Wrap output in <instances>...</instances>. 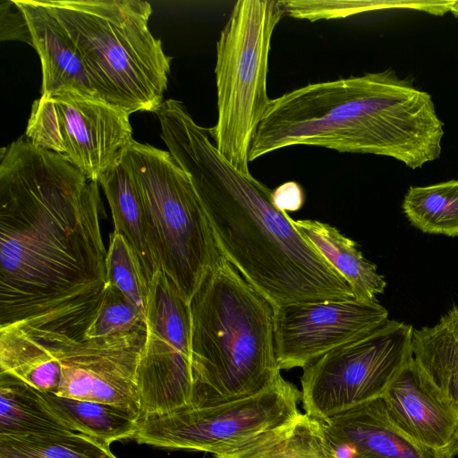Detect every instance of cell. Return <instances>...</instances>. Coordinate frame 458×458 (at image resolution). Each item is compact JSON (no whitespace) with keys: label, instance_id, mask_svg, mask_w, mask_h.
<instances>
[{"label":"cell","instance_id":"cell-1","mask_svg":"<svg viewBox=\"0 0 458 458\" xmlns=\"http://www.w3.org/2000/svg\"><path fill=\"white\" fill-rule=\"evenodd\" d=\"M99 183L21 136L0 153V328L84 335L106 284Z\"/></svg>","mask_w":458,"mask_h":458},{"label":"cell","instance_id":"cell-2","mask_svg":"<svg viewBox=\"0 0 458 458\" xmlns=\"http://www.w3.org/2000/svg\"><path fill=\"white\" fill-rule=\"evenodd\" d=\"M161 139L189 175L218 250L274 308L355 298L342 276L277 208L272 191L235 168L182 102L155 113Z\"/></svg>","mask_w":458,"mask_h":458},{"label":"cell","instance_id":"cell-3","mask_svg":"<svg viewBox=\"0 0 458 458\" xmlns=\"http://www.w3.org/2000/svg\"><path fill=\"white\" fill-rule=\"evenodd\" d=\"M443 125L428 93L393 70L367 72L271 99L249 161L302 145L390 157L415 169L439 157Z\"/></svg>","mask_w":458,"mask_h":458},{"label":"cell","instance_id":"cell-4","mask_svg":"<svg viewBox=\"0 0 458 458\" xmlns=\"http://www.w3.org/2000/svg\"><path fill=\"white\" fill-rule=\"evenodd\" d=\"M192 396L207 408L257 394L281 376L275 310L222 255L191 302Z\"/></svg>","mask_w":458,"mask_h":458},{"label":"cell","instance_id":"cell-5","mask_svg":"<svg viewBox=\"0 0 458 458\" xmlns=\"http://www.w3.org/2000/svg\"><path fill=\"white\" fill-rule=\"evenodd\" d=\"M81 53L98 97L130 115L156 113L173 58L151 33L140 0H44Z\"/></svg>","mask_w":458,"mask_h":458},{"label":"cell","instance_id":"cell-6","mask_svg":"<svg viewBox=\"0 0 458 458\" xmlns=\"http://www.w3.org/2000/svg\"><path fill=\"white\" fill-rule=\"evenodd\" d=\"M121 160L142 201L160 268L190 303L221 255L191 179L169 151L134 140Z\"/></svg>","mask_w":458,"mask_h":458},{"label":"cell","instance_id":"cell-7","mask_svg":"<svg viewBox=\"0 0 458 458\" xmlns=\"http://www.w3.org/2000/svg\"><path fill=\"white\" fill-rule=\"evenodd\" d=\"M284 15L280 0H239L216 42L217 121L208 131L219 153L245 174H250V149L271 101V39Z\"/></svg>","mask_w":458,"mask_h":458},{"label":"cell","instance_id":"cell-8","mask_svg":"<svg viewBox=\"0 0 458 458\" xmlns=\"http://www.w3.org/2000/svg\"><path fill=\"white\" fill-rule=\"evenodd\" d=\"M412 332L411 325L388 319L362 338L303 368L301 402L305 413L325 422L382 398L412 357Z\"/></svg>","mask_w":458,"mask_h":458},{"label":"cell","instance_id":"cell-9","mask_svg":"<svg viewBox=\"0 0 458 458\" xmlns=\"http://www.w3.org/2000/svg\"><path fill=\"white\" fill-rule=\"evenodd\" d=\"M300 402L301 390L280 376L270 387L243 399L141 418L133 439L215 455L293 420L301 413Z\"/></svg>","mask_w":458,"mask_h":458},{"label":"cell","instance_id":"cell-10","mask_svg":"<svg viewBox=\"0 0 458 458\" xmlns=\"http://www.w3.org/2000/svg\"><path fill=\"white\" fill-rule=\"evenodd\" d=\"M24 135L34 146L60 155L97 182L121 160L133 140L129 114L73 93L36 99Z\"/></svg>","mask_w":458,"mask_h":458},{"label":"cell","instance_id":"cell-11","mask_svg":"<svg viewBox=\"0 0 458 458\" xmlns=\"http://www.w3.org/2000/svg\"><path fill=\"white\" fill-rule=\"evenodd\" d=\"M137 386L140 419L191 406V312L160 269L149 283Z\"/></svg>","mask_w":458,"mask_h":458},{"label":"cell","instance_id":"cell-12","mask_svg":"<svg viewBox=\"0 0 458 458\" xmlns=\"http://www.w3.org/2000/svg\"><path fill=\"white\" fill-rule=\"evenodd\" d=\"M42 331L61 363L62 377L56 394L118 405L140 415L137 371L146 335L83 339Z\"/></svg>","mask_w":458,"mask_h":458},{"label":"cell","instance_id":"cell-13","mask_svg":"<svg viewBox=\"0 0 458 458\" xmlns=\"http://www.w3.org/2000/svg\"><path fill=\"white\" fill-rule=\"evenodd\" d=\"M274 310L280 369H303L389 319L387 310L377 300L357 298L293 303Z\"/></svg>","mask_w":458,"mask_h":458},{"label":"cell","instance_id":"cell-14","mask_svg":"<svg viewBox=\"0 0 458 458\" xmlns=\"http://www.w3.org/2000/svg\"><path fill=\"white\" fill-rule=\"evenodd\" d=\"M382 399L391 421L403 434L449 458L458 444V406L412 357Z\"/></svg>","mask_w":458,"mask_h":458},{"label":"cell","instance_id":"cell-15","mask_svg":"<svg viewBox=\"0 0 458 458\" xmlns=\"http://www.w3.org/2000/svg\"><path fill=\"white\" fill-rule=\"evenodd\" d=\"M323 423L337 458H446L403 434L391 421L382 398Z\"/></svg>","mask_w":458,"mask_h":458},{"label":"cell","instance_id":"cell-16","mask_svg":"<svg viewBox=\"0 0 458 458\" xmlns=\"http://www.w3.org/2000/svg\"><path fill=\"white\" fill-rule=\"evenodd\" d=\"M13 1L26 17L41 62V97L73 93L100 99L75 43L44 0Z\"/></svg>","mask_w":458,"mask_h":458},{"label":"cell","instance_id":"cell-17","mask_svg":"<svg viewBox=\"0 0 458 458\" xmlns=\"http://www.w3.org/2000/svg\"><path fill=\"white\" fill-rule=\"evenodd\" d=\"M98 183L109 203L114 231L122 234L134 250L149 284L161 268L145 209L130 172L120 160L103 174Z\"/></svg>","mask_w":458,"mask_h":458},{"label":"cell","instance_id":"cell-18","mask_svg":"<svg viewBox=\"0 0 458 458\" xmlns=\"http://www.w3.org/2000/svg\"><path fill=\"white\" fill-rule=\"evenodd\" d=\"M293 223L342 276L355 298L375 301L384 293L386 287L384 276L377 273L375 264L363 257L353 240L344 236L336 227L318 220L293 219Z\"/></svg>","mask_w":458,"mask_h":458},{"label":"cell","instance_id":"cell-19","mask_svg":"<svg viewBox=\"0 0 458 458\" xmlns=\"http://www.w3.org/2000/svg\"><path fill=\"white\" fill-rule=\"evenodd\" d=\"M216 458H337L320 421L300 413L289 422L233 445Z\"/></svg>","mask_w":458,"mask_h":458},{"label":"cell","instance_id":"cell-20","mask_svg":"<svg viewBox=\"0 0 458 458\" xmlns=\"http://www.w3.org/2000/svg\"><path fill=\"white\" fill-rule=\"evenodd\" d=\"M73 431L50 407L42 392L0 372V437Z\"/></svg>","mask_w":458,"mask_h":458},{"label":"cell","instance_id":"cell-21","mask_svg":"<svg viewBox=\"0 0 458 458\" xmlns=\"http://www.w3.org/2000/svg\"><path fill=\"white\" fill-rule=\"evenodd\" d=\"M412 358L458 406V305L431 327L413 328Z\"/></svg>","mask_w":458,"mask_h":458},{"label":"cell","instance_id":"cell-22","mask_svg":"<svg viewBox=\"0 0 458 458\" xmlns=\"http://www.w3.org/2000/svg\"><path fill=\"white\" fill-rule=\"evenodd\" d=\"M43 393V392H42ZM52 410L75 432L109 445L133 438L140 415L129 409L106 403L43 393Z\"/></svg>","mask_w":458,"mask_h":458},{"label":"cell","instance_id":"cell-23","mask_svg":"<svg viewBox=\"0 0 458 458\" xmlns=\"http://www.w3.org/2000/svg\"><path fill=\"white\" fill-rule=\"evenodd\" d=\"M402 208L409 222L420 231L458 237V180L411 186Z\"/></svg>","mask_w":458,"mask_h":458},{"label":"cell","instance_id":"cell-24","mask_svg":"<svg viewBox=\"0 0 458 458\" xmlns=\"http://www.w3.org/2000/svg\"><path fill=\"white\" fill-rule=\"evenodd\" d=\"M0 458H117L110 446L82 433L0 437Z\"/></svg>","mask_w":458,"mask_h":458},{"label":"cell","instance_id":"cell-25","mask_svg":"<svg viewBox=\"0 0 458 458\" xmlns=\"http://www.w3.org/2000/svg\"><path fill=\"white\" fill-rule=\"evenodd\" d=\"M284 14L315 21L339 19L360 13L387 9L408 8L443 15L448 12L447 1H306L280 0Z\"/></svg>","mask_w":458,"mask_h":458},{"label":"cell","instance_id":"cell-26","mask_svg":"<svg viewBox=\"0 0 458 458\" xmlns=\"http://www.w3.org/2000/svg\"><path fill=\"white\" fill-rule=\"evenodd\" d=\"M106 276L107 284L118 289L146 316L149 284L134 250L114 231L109 237Z\"/></svg>","mask_w":458,"mask_h":458},{"label":"cell","instance_id":"cell-27","mask_svg":"<svg viewBox=\"0 0 458 458\" xmlns=\"http://www.w3.org/2000/svg\"><path fill=\"white\" fill-rule=\"evenodd\" d=\"M146 316L118 289L106 284L83 339L146 335Z\"/></svg>","mask_w":458,"mask_h":458},{"label":"cell","instance_id":"cell-28","mask_svg":"<svg viewBox=\"0 0 458 458\" xmlns=\"http://www.w3.org/2000/svg\"><path fill=\"white\" fill-rule=\"evenodd\" d=\"M0 38L1 41H21L33 47L32 36L26 17L13 0L0 2Z\"/></svg>","mask_w":458,"mask_h":458},{"label":"cell","instance_id":"cell-29","mask_svg":"<svg viewBox=\"0 0 458 458\" xmlns=\"http://www.w3.org/2000/svg\"><path fill=\"white\" fill-rule=\"evenodd\" d=\"M272 199L280 210L294 212L303 206L305 197L299 183L287 182L272 191Z\"/></svg>","mask_w":458,"mask_h":458},{"label":"cell","instance_id":"cell-30","mask_svg":"<svg viewBox=\"0 0 458 458\" xmlns=\"http://www.w3.org/2000/svg\"><path fill=\"white\" fill-rule=\"evenodd\" d=\"M450 12L458 18V1H454Z\"/></svg>","mask_w":458,"mask_h":458},{"label":"cell","instance_id":"cell-31","mask_svg":"<svg viewBox=\"0 0 458 458\" xmlns=\"http://www.w3.org/2000/svg\"><path fill=\"white\" fill-rule=\"evenodd\" d=\"M458 456V444L454 446V448L451 451L449 458H454Z\"/></svg>","mask_w":458,"mask_h":458}]
</instances>
